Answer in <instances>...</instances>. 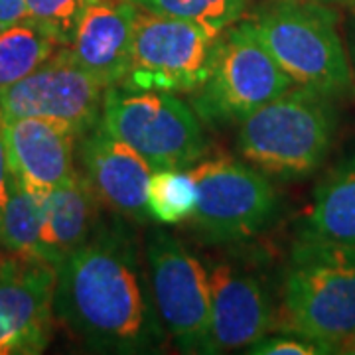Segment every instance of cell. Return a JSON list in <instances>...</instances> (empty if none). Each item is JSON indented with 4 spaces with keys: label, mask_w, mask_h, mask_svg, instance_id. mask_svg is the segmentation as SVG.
I'll return each mask as SVG.
<instances>
[{
    "label": "cell",
    "mask_w": 355,
    "mask_h": 355,
    "mask_svg": "<svg viewBox=\"0 0 355 355\" xmlns=\"http://www.w3.org/2000/svg\"><path fill=\"white\" fill-rule=\"evenodd\" d=\"M53 312L93 352L139 355L162 349L168 334L154 304L148 265L123 217L103 221L83 247L55 266Z\"/></svg>",
    "instance_id": "cell-1"
},
{
    "label": "cell",
    "mask_w": 355,
    "mask_h": 355,
    "mask_svg": "<svg viewBox=\"0 0 355 355\" xmlns=\"http://www.w3.org/2000/svg\"><path fill=\"white\" fill-rule=\"evenodd\" d=\"M245 22L296 87L331 101L355 95L338 16L318 0H263Z\"/></svg>",
    "instance_id": "cell-2"
},
{
    "label": "cell",
    "mask_w": 355,
    "mask_h": 355,
    "mask_svg": "<svg viewBox=\"0 0 355 355\" xmlns=\"http://www.w3.org/2000/svg\"><path fill=\"white\" fill-rule=\"evenodd\" d=\"M284 334L334 345L355 336V247L300 237L282 279Z\"/></svg>",
    "instance_id": "cell-3"
},
{
    "label": "cell",
    "mask_w": 355,
    "mask_h": 355,
    "mask_svg": "<svg viewBox=\"0 0 355 355\" xmlns=\"http://www.w3.org/2000/svg\"><path fill=\"white\" fill-rule=\"evenodd\" d=\"M336 123L331 99L294 85L243 121L237 146L266 178L300 180L326 160Z\"/></svg>",
    "instance_id": "cell-4"
},
{
    "label": "cell",
    "mask_w": 355,
    "mask_h": 355,
    "mask_svg": "<svg viewBox=\"0 0 355 355\" xmlns=\"http://www.w3.org/2000/svg\"><path fill=\"white\" fill-rule=\"evenodd\" d=\"M101 125L153 170L191 168L207 148L202 119L174 93L111 85L103 97Z\"/></svg>",
    "instance_id": "cell-5"
},
{
    "label": "cell",
    "mask_w": 355,
    "mask_h": 355,
    "mask_svg": "<svg viewBox=\"0 0 355 355\" xmlns=\"http://www.w3.org/2000/svg\"><path fill=\"white\" fill-rule=\"evenodd\" d=\"M294 87L245 20L217 40L211 71L191 93V107L207 125L239 123Z\"/></svg>",
    "instance_id": "cell-6"
},
{
    "label": "cell",
    "mask_w": 355,
    "mask_h": 355,
    "mask_svg": "<svg viewBox=\"0 0 355 355\" xmlns=\"http://www.w3.org/2000/svg\"><path fill=\"white\" fill-rule=\"evenodd\" d=\"M198 203L191 225L211 243L249 241L263 233L279 211L268 178L245 160L216 156L190 168Z\"/></svg>",
    "instance_id": "cell-7"
},
{
    "label": "cell",
    "mask_w": 355,
    "mask_h": 355,
    "mask_svg": "<svg viewBox=\"0 0 355 355\" xmlns=\"http://www.w3.org/2000/svg\"><path fill=\"white\" fill-rule=\"evenodd\" d=\"M219 36L188 20L139 8L130 64L119 85L174 95L193 93L211 71Z\"/></svg>",
    "instance_id": "cell-8"
},
{
    "label": "cell",
    "mask_w": 355,
    "mask_h": 355,
    "mask_svg": "<svg viewBox=\"0 0 355 355\" xmlns=\"http://www.w3.org/2000/svg\"><path fill=\"white\" fill-rule=\"evenodd\" d=\"M146 265L166 334L180 352L203 354L211 318L207 268L162 229H154L146 239Z\"/></svg>",
    "instance_id": "cell-9"
},
{
    "label": "cell",
    "mask_w": 355,
    "mask_h": 355,
    "mask_svg": "<svg viewBox=\"0 0 355 355\" xmlns=\"http://www.w3.org/2000/svg\"><path fill=\"white\" fill-rule=\"evenodd\" d=\"M105 87L60 46L32 73L0 93L2 116H38L67 127L77 140L101 123Z\"/></svg>",
    "instance_id": "cell-10"
},
{
    "label": "cell",
    "mask_w": 355,
    "mask_h": 355,
    "mask_svg": "<svg viewBox=\"0 0 355 355\" xmlns=\"http://www.w3.org/2000/svg\"><path fill=\"white\" fill-rule=\"evenodd\" d=\"M55 266L6 253L0 261V355H38L55 326Z\"/></svg>",
    "instance_id": "cell-11"
},
{
    "label": "cell",
    "mask_w": 355,
    "mask_h": 355,
    "mask_svg": "<svg viewBox=\"0 0 355 355\" xmlns=\"http://www.w3.org/2000/svg\"><path fill=\"white\" fill-rule=\"evenodd\" d=\"M211 318L203 354H229L251 347L272 330L277 312L263 279L231 261L207 265Z\"/></svg>",
    "instance_id": "cell-12"
},
{
    "label": "cell",
    "mask_w": 355,
    "mask_h": 355,
    "mask_svg": "<svg viewBox=\"0 0 355 355\" xmlns=\"http://www.w3.org/2000/svg\"><path fill=\"white\" fill-rule=\"evenodd\" d=\"M77 158L79 172L103 207L135 223L148 219L146 190L154 170L135 148L99 123L77 140Z\"/></svg>",
    "instance_id": "cell-13"
},
{
    "label": "cell",
    "mask_w": 355,
    "mask_h": 355,
    "mask_svg": "<svg viewBox=\"0 0 355 355\" xmlns=\"http://www.w3.org/2000/svg\"><path fill=\"white\" fill-rule=\"evenodd\" d=\"M8 164L18 184L46 198L76 176L77 137L64 125L38 116H2Z\"/></svg>",
    "instance_id": "cell-14"
},
{
    "label": "cell",
    "mask_w": 355,
    "mask_h": 355,
    "mask_svg": "<svg viewBox=\"0 0 355 355\" xmlns=\"http://www.w3.org/2000/svg\"><path fill=\"white\" fill-rule=\"evenodd\" d=\"M137 10L132 0H89L71 44L65 46L105 89L123 83L127 76Z\"/></svg>",
    "instance_id": "cell-15"
},
{
    "label": "cell",
    "mask_w": 355,
    "mask_h": 355,
    "mask_svg": "<svg viewBox=\"0 0 355 355\" xmlns=\"http://www.w3.org/2000/svg\"><path fill=\"white\" fill-rule=\"evenodd\" d=\"M101 202L77 170L60 188L44 198V223L38 259L58 266L95 235L103 223Z\"/></svg>",
    "instance_id": "cell-16"
},
{
    "label": "cell",
    "mask_w": 355,
    "mask_h": 355,
    "mask_svg": "<svg viewBox=\"0 0 355 355\" xmlns=\"http://www.w3.org/2000/svg\"><path fill=\"white\" fill-rule=\"evenodd\" d=\"M300 237L355 247V158L343 160L318 184Z\"/></svg>",
    "instance_id": "cell-17"
},
{
    "label": "cell",
    "mask_w": 355,
    "mask_h": 355,
    "mask_svg": "<svg viewBox=\"0 0 355 355\" xmlns=\"http://www.w3.org/2000/svg\"><path fill=\"white\" fill-rule=\"evenodd\" d=\"M44 223V198L24 190L10 176L6 200L0 205V249L18 257L38 259Z\"/></svg>",
    "instance_id": "cell-18"
},
{
    "label": "cell",
    "mask_w": 355,
    "mask_h": 355,
    "mask_svg": "<svg viewBox=\"0 0 355 355\" xmlns=\"http://www.w3.org/2000/svg\"><path fill=\"white\" fill-rule=\"evenodd\" d=\"M60 46L30 20L0 30V93L32 73Z\"/></svg>",
    "instance_id": "cell-19"
},
{
    "label": "cell",
    "mask_w": 355,
    "mask_h": 355,
    "mask_svg": "<svg viewBox=\"0 0 355 355\" xmlns=\"http://www.w3.org/2000/svg\"><path fill=\"white\" fill-rule=\"evenodd\" d=\"M196 203L198 190L190 168L154 170L146 190L148 217H153L154 221L162 225H178L191 219Z\"/></svg>",
    "instance_id": "cell-20"
},
{
    "label": "cell",
    "mask_w": 355,
    "mask_h": 355,
    "mask_svg": "<svg viewBox=\"0 0 355 355\" xmlns=\"http://www.w3.org/2000/svg\"><path fill=\"white\" fill-rule=\"evenodd\" d=\"M148 12L182 18L205 30L221 34L229 26L237 24L247 10L249 0H132Z\"/></svg>",
    "instance_id": "cell-21"
},
{
    "label": "cell",
    "mask_w": 355,
    "mask_h": 355,
    "mask_svg": "<svg viewBox=\"0 0 355 355\" xmlns=\"http://www.w3.org/2000/svg\"><path fill=\"white\" fill-rule=\"evenodd\" d=\"M89 0H24L26 20L36 24L58 46H69Z\"/></svg>",
    "instance_id": "cell-22"
},
{
    "label": "cell",
    "mask_w": 355,
    "mask_h": 355,
    "mask_svg": "<svg viewBox=\"0 0 355 355\" xmlns=\"http://www.w3.org/2000/svg\"><path fill=\"white\" fill-rule=\"evenodd\" d=\"M249 354L254 355H324L328 354L326 347H322L320 343L310 342L306 338H292L288 336H275V338H261L259 342L253 343L251 347H247Z\"/></svg>",
    "instance_id": "cell-23"
},
{
    "label": "cell",
    "mask_w": 355,
    "mask_h": 355,
    "mask_svg": "<svg viewBox=\"0 0 355 355\" xmlns=\"http://www.w3.org/2000/svg\"><path fill=\"white\" fill-rule=\"evenodd\" d=\"M26 20L24 0H0V30Z\"/></svg>",
    "instance_id": "cell-24"
},
{
    "label": "cell",
    "mask_w": 355,
    "mask_h": 355,
    "mask_svg": "<svg viewBox=\"0 0 355 355\" xmlns=\"http://www.w3.org/2000/svg\"><path fill=\"white\" fill-rule=\"evenodd\" d=\"M10 164H8V154H6V146H4V137H2V127H0V205L6 200L8 193V186H10Z\"/></svg>",
    "instance_id": "cell-25"
},
{
    "label": "cell",
    "mask_w": 355,
    "mask_h": 355,
    "mask_svg": "<svg viewBox=\"0 0 355 355\" xmlns=\"http://www.w3.org/2000/svg\"><path fill=\"white\" fill-rule=\"evenodd\" d=\"M331 354H347V355H355V336L347 338V340H342L340 343L334 345Z\"/></svg>",
    "instance_id": "cell-26"
},
{
    "label": "cell",
    "mask_w": 355,
    "mask_h": 355,
    "mask_svg": "<svg viewBox=\"0 0 355 355\" xmlns=\"http://www.w3.org/2000/svg\"><path fill=\"white\" fill-rule=\"evenodd\" d=\"M352 65H354V71H355V28H354V32H352Z\"/></svg>",
    "instance_id": "cell-27"
},
{
    "label": "cell",
    "mask_w": 355,
    "mask_h": 355,
    "mask_svg": "<svg viewBox=\"0 0 355 355\" xmlns=\"http://www.w3.org/2000/svg\"><path fill=\"white\" fill-rule=\"evenodd\" d=\"M4 257H6V251H2V249H0V261H2Z\"/></svg>",
    "instance_id": "cell-28"
}]
</instances>
